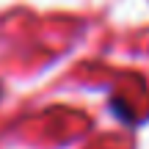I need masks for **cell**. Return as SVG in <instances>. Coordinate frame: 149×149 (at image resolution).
Listing matches in <instances>:
<instances>
[{
	"label": "cell",
	"mask_w": 149,
	"mask_h": 149,
	"mask_svg": "<svg viewBox=\"0 0 149 149\" xmlns=\"http://www.w3.org/2000/svg\"><path fill=\"white\" fill-rule=\"evenodd\" d=\"M0 97H3V88H0Z\"/></svg>",
	"instance_id": "cell-1"
}]
</instances>
